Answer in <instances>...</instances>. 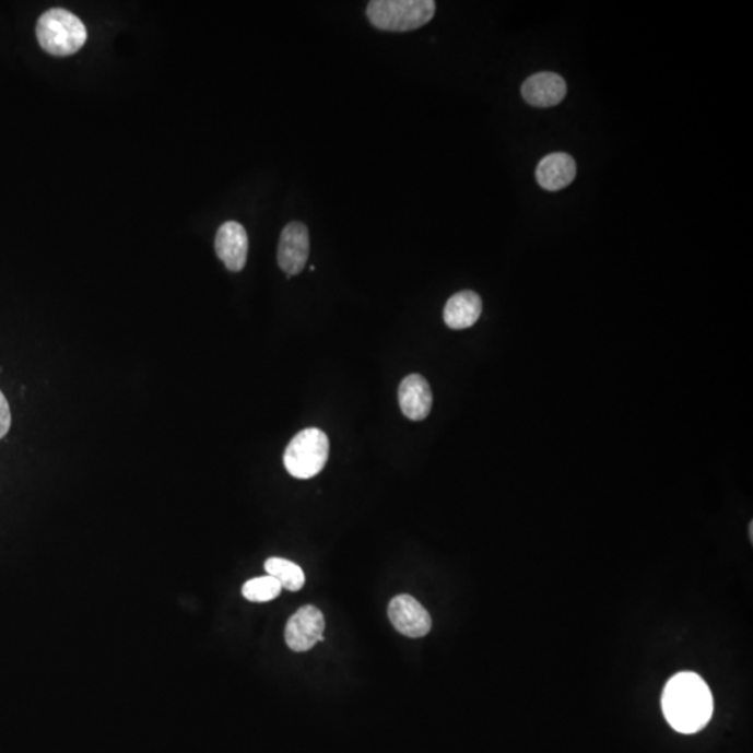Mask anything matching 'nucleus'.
I'll return each mask as SVG.
<instances>
[{"label": "nucleus", "instance_id": "9b49d317", "mask_svg": "<svg viewBox=\"0 0 753 753\" xmlns=\"http://www.w3.org/2000/svg\"><path fill=\"white\" fill-rule=\"evenodd\" d=\"M576 176V164L573 156L554 153L545 156L536 169V178L543 189L557 191L573 184Z\"/></svg>", "mask_w": 753, "mask_h": 753}, {"label": "nucleus", "instance_id": "ddd939ff", "mask_svg": "<svg viewBox=\"0 0 753 753\" xmlns=\"http://www.w3.org/2000/svg\"><path fill=\"white\" fill-rule=\"evenodd\" d=\"M267 574L281 584L282 589L297 591L305 586L306 576L299 565L290 560L271 557L266 561Z\"/></svg>", "mask_w": 753, "mask_h": 753}, {"label": "nucleus", "instance_id": "1a4fd4ad", "mask_svg": "<svg viewBox=\"0 0 753 753\" xmlns=\"http://www.w3.org/2000/svg\"><path fill=\"white\" fill-rule=\"evenodd\" d=\"M398 399L403 414L413 422L424 421L432 412V388L421 374H411L403 378L398 389Z\"/></svg>", "mask_w": 753, "mask_h": 753}, {"label": "nucleus", "instance_id": "f03ea898", "mask_svg": "<svg viewBox=\"0 0 753 753\" xmlns=\"http://www.w3.org/2000/svg\"><path fill=\"white\" fill-rule=\"evenodd\" d=\"M37 38L45 52L55 57H69L84 47L87 28L69 10L54 8L38 19Z\"/></svg>", "mask_w": 753, "mask_h": 753}, {"label": "nucleus", "instance_id": "2eb2a0df", "mask_svg": "<svg viewBox=\"0 0 753 753\" xmlns=\"http://www.w3.org/2000/svg\"><path fill=\"white\" fill-rule=\"evenodd\" d=\"M10 426H12V413H10L7 397H4V393L0 391V439L7 436Z\"/></svg>", "mask_w": 753, "mask_h": 753}, {"label": "nucleus", "instance_id": "423d86ee", "mask_svg": "<svg viewBox=\"0 0 753 753\" xmlns=\"http://www.w3.org/2000/svg\"><path fill=\"white\" fill-rule=\"evenodd\" d=\"M388 616L399 634L407 638H423L432 630V616L428 611L409 595H399L391 600Z\"/></svg>", "mask_w": 753, "mask_h": 753}, {"label": "nucleus", "instance_id": "f257e3e1", "mask_svg": "<svg viewBox=\"0 0 753 753\" xmlns=\"http://www.w3.org/2000/svg\"><path fill=\"white\" fill-rule=\"evenodd\" d=\"M661 707L672 729L681 734H695L711 719V692L695 672H680L667 682Z\"/></svg>", "mask_w": 753, "mask_h": 753}, {"label": "nucleus", "instance_id": "4468645a", "mask_svg": "<svg viewBox=\"0 0 753 753\" xmlns=\"http://www.w3.org/2000/svg\"><path fill=\"white\" fill-rule=\"evenodd\" d=\"M282 586L275 578L270 575L259 576L247 580L242 588L244 598L252 601V603H267L278 598L281 595Z\"/></svg>", "mask_w": 753, "mask_h": 753}, {"label": "nucleus", "instance_id": "6e6552de", "mask_svg": "<svg viewBox=\"0 0 753 753\" xmlns=\"http://www.w3.org/2000/svg\"><path fill=\"white\" fill-rule=\"evenodd\" d=\"M215 250L227 270L232 272L244 270L247 252H249V237L244 225L236 221L225 222L216 234Z\"/></svg>", "mask_w": 753, "mask_h": 753}, {"label": "nucleus", "instance_id": "f8f14e48", "mask_svg": "<svg viewBox=\"0 0 753 753\" xmlns=\"http://www.w3.org/2000/svg\"><path fill=\"white\" fill-rule=\"evenodd\" d=\"M483 303L478 293L463 291L454 295L444 308V321L451 330H467L482 316Z\"/></svg>", "mask_w": 753, "mask_h": 753}, {"label": "nucleus", "instance_id": "39448f33", "mask_svg": "<svg viewBox=\"0 0 753 753\" xmlns=\"http://www.w3.org/2000/svg\"><path fill=\"white\" fill-rule=\"evenodd\" d=\"M326 628L325 615L315 605H305L296 611L287 621L285 628L286 645L293 651L311 650L317 642H325L322 632Z\"/></svg>", "mask_w": 753, "mask_h": 753}, {"label": "nucleus", "instance_id": "7ed1b4c3", "mask_svg": "<svg viewBox=\"0 0 753 753\" xmlns=\"http://www.w3.org/2000/svg\"><path fill=\"white\" fill-rule=\"evenodd\" d=\"M436 13L433 0H373L367 7V17L374 27L383 32H413L432 22Z\"/></svg>", "mask_w": 753, "mask_h": 753}, {"label": "nucleus", "instance_id": "9d476101", "mask_svg": "<svg viewBox=\"0 0 753 753\" xmlns=\"http://www.w3.org/2000/svg\"><path fill=\"white\" fill-rule=\"evenodd\" d=\"M567 95V83L561 75L550 72L533 74L522 85V97L538 108H550Z\"/></svg>", "mask_w": 753, "mask_h": 753}, {"label": "nucleus", "instance_id": "20e7f679", "mask_svg": "<svg viewBox=\"0 0 753 753\" xmlns=\"http://www.w3.org/2000/svg\"><path fill=\"white\" fill-rule=\"evenodd\" d=\"M328 455H330V439L322 430H302L285 449V469L293 478L311 479L326 468Z\"/></svg>", "mask_w": 753, "mask_h": 753}, {"label": "nucleus", "instance_id": "0eeeda50", "mask_svg": "<svg viewBox=\"0 0 753 753\" xmlns=\"http://www.w3.org/2000/svg\"><path fill=\"white\" fill-rule=\"evenodd\" d=\"M310 255V237L305 224L291 222L284 227L278 245V264L287 277L301 274Z\"/></svg>", "mask_w": 753, "mask_h": 753}]
</instances>
